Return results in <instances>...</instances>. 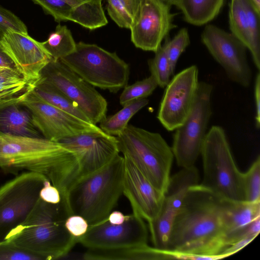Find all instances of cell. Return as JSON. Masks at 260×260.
I'll return each mask as SVG.
<instances>
[{
	"label": "cell",
	"instance_id": "cell-10",
	"mask_svg": "<svg viewBox=\"0 0 260 260\" xmlns=\"http://www.w3.org/2000/svg\"><path fill=\"white\" fill-rule=\"evenodd\" d=\"M40 79L59 90L75 103L90 122L96 124L107 116V102L94 86L60 60L53 58L43 68Z\"/></svg>",
	"mask_w": 260,
	"mask_h": 260
},
{
	"label": "cell",
	"instance_id": "cell-42",
	"mask_svg": "<svg viewBox=\"0 0 260 260\" xmlns=\"http://www.w3.org/2000/svg\"><path fill=\"white\" fill-rule=\"evenodd\" d=\"M254 96L255 108V124L256 127L259 128L260 126V74L259 72L254 81Z\"/></svg>",
	"mask_w": 260,
	"mask_h": 260
},
{
	"label": "cell",
	"instance_id": "cell-32",
	"mask_svg": "<svg viewBox=\"0 0 260 260\" xmlns=\"http://www.w3.org/2000/svg\"><path fill=\"white\" fill-rule=\"evenodd\" d=\"M154 57L148 61L149 70L157 85L165 88L173 75L164 45L154 52Z\"/></svg>",
	"mask_w": 260,
	"mask_h": 260
},
{
	"label": "cell",
	"instance_id": "cell-15",
	"mask_svg": "<svg viewBox=\"0 0 260 260\" xmlns=\"http://www.w3.org/2000/svg\"><path fill=\"white\" fill-rule=\"evenodd\" d=\"M199 174L195 166L182 168L170 176L162 204L157 216L148 222L153 247L167 250L171 230L188 189L199 184Z\"/></svg>",
	"mask_w": 260,
	"mask_h": 260
},
{
	"label": "cell",
	"instance_id": "cell-38",
	"mask_svg": "<svg viewBox=\"0 0 260 260\" xmlns=\"http://www.w3.org/2000/svg\"><path fill=\"white\" fill-rule=\"evenodd\" d=\"M0 28L5 32L8 30L28 33L25 24L11 11L0 6Z\"/></svg>",
	"mask_w": 260,
	"mask_h": 260
},
{
	"label": "cell",
	"instance_id": "cell-27",
	"mask_svg": "<svg viewBox=\"0 0 260 260\" xmlns=\"http://www.w3.org/2000/svg\"><path fill=\"white\" fill-rule=\"evenodd\" d=\"M42 43L55 60L70 54L75 51L76 46L70 30L66 25L60 24L57 25L55 31Z\"/></svg>",
	"mask_w": 260,
	"mask_h": 260
},
{
	"label": "cell",
	"instance_id": "cell-14",
	"mask_svg": "<svg viewBox=\"0 0 260 260\" xmlns=\"http://www.w3.org/2000/svg\"><path fill=\"white\" fill-rule=\"evenodd\" d=\"M174 15L171 5L162 0H140L129 28L135 47L155 52L175 26Z\"/></svg>",
	"mask_w": 260,
	"mask_h": 260
},
{
	"label": "cell",
	"instance_id": "cell-29",
	"mask_svg": "<svg viewBox=\"0 0 260 260\" xmlns=\"http://www.w3.org/2000/svg\"><path fill=\"white\" fill-rule=\"evenodd\" d=\"M57 22L70 21L74 12L82 5L96 0H32Z\"/></svg>",
	"mask_w": 260,
	"mask_h": 260
},
{
	"label": "cell",
	"instance_id": "cell-2",
	"mask_svg": "<svg viewBox=\"0 0 260 260\" xmlns=\"http://www.w3.org/2000/svg\"><path fill=\"white\" fill-rule=\"evenodd\" d=\"M0 168L14 174L22 170L43 174L64 199L81 177L76 153L42 137L0 135Z\"/></svg>",
	"mask_w": 260,
	"mask_h": 260
},
{
	"label": "cell",
	"instance_id": "cell-25",
	"mask_svg": "<svg viewBox=\"0 0 260 260\" xmlns=\"http://www.w3.org/2000/svg\"><path fill=\"white\" fill-rule=\"evenodd\" d=\"M33 92L56 108L84 121L90 122L86 115L75 103L53 85L39 79Z\"/></svg>",
	"mask_w": 260,
	"mask_h": 260
},
{
	"label": "cell",
	"instance_id": "cell-41",
	"mask_svg": "<svg viewBox=\"0 0 260 260\" xmlns=\"http://www.w3.org/2000/svg\"><path fill=\"white\" fill-rule=\"evenodd\" d=\"M255 238L247 237L238 241L225 248L219 254L220 258H223L238 252L252 241Z\"/></svg>",
	"mask_w": 260,
	"mask_h": 260
},
{
	"label": "cell",
	"instance_id": "cell-3",
	"mask_svg": "<svg viewBox=\"0 0 260 260\" xmlns=\"http://www.w3.org/2000/svg\"><path fill=\"white\" fill-rule=\"evenodd\" d=\"M72 215L66 199L52 204L40 198L26 220L13 229L5 241L42 259L66 255L77 243V238L67 229L65 222Z\"/></svg>",
	"mask_w": 260,
	"mask_h": 260
},
{
	"label": "cell",
	"instance_id": "cell-18",
	"mask_svg": "<svg viewBox=\"0 0 260 260\" xmlns=\"http://www.w3.org/2000/svg\"><path fill=\"white\" fill-rule=\"evenodd\" d=\"M59 142L76 153L81 177L99 170L120 153L116 137L103 131L82 134Z\"/></svg>",
	"mask_w": 260,
	"mask_h": 260
},
{
	"label": "cell",
	"instance_id": "cell-20",
	"mask_svg": "<svg viewBox=\"0 0 260 260\" xmlns=\"http://www.w3.org/2000/svg\"><path fill=\"white\" fill-rule=\"evenodd\" d=\"M86 260H157L179 259L174 252L151 247L147 244L116 248H87L83 255Z\"/></svg>",
	"mask_w": 260,
	"mask_h": 260
},
{
	"label": "cell",
	"instance_id": "cell-23",
	"mask_svg": "<svg viewBox=\"0 0 260 260\" xmlns=\"http://www.w3.org/2000/svg\"><path fill=\"white\" fill-rule=\"evenodd\" d=\"M221 218L225 236L260 217V202L222 199Z\"/></svg>",
	"mask_w": 260,
	"mask_h": 260
},
{
	"label": "cell",
	"instance_id": "cell-30",
	"mask_svg": "<svg viewBox=\"0 0 260 260\" xmlns=\"http://www.w3.org/2000/svg\"><path fill=\"white\" fill-rule=\"evenodd\" d=\"M247 16L251 47L250 50L253 63L260 70V8L252 0H243Z\"/></svg>",
	"mask_w": 260,
	"mask_h": 260
},
{
	"label": "cell",
	"instance_id": "cell-26",
	"mask_svg": "<svg viewBox=\"0 0 260 260\" xmlns=\"http://www.w3.org/2000/svg\"><path fill=\"white\" fill-rule=\"evenodd\" d=\"M149 101L145 99H138L129 102L113 115L106 117L100 122V127L105 133L117 136L120 134L128 125L131 118L139 110L148 104Z\"/></svg>",
	"mask_w": 260,
	"mask_h": 260
},
{
	"label": "cell",
	"instance_id": "cell-17",
	"mask_svg": "<svg viewBox=\"0 0 260 260\" xmlns=\"http://www.w3.org/2000/svg\"><path fill=\"white\" fill-rule=\"evenodd\" d=\"M0 45L16 69L29 81H38L42 70L52 58L42 42L28 33L8 30L3 35Z\"/></svg>",
	"mask_w": 260,
	"mask_h": 260
},
{
	"label": "cell",
	"instance_id": "cell-19",
	"mask_svg": "<svg viewBox=\"0 0 260 260\" xmlns=\"http://www.w3.org/2000/svg\"><path fill=\"white\" fill-rule=\"evenodd\" d=\"M123 157L122 193L128 200L133 213L149 222L158 215L164 194L150 182L128 157Z\"/></svg>",
	"mask_w": 260,
	"mask_h": 260
},
{
	"label": "cell",
	"instance_id": "cell-34",
	"mask_svg": "<svg viewBox=\"0 0 260 260\" xmlns=\"http://www.w3.org/2000/svg\"><path fill=\"white\" fill-rule=\"evenodd\" d=\"M245 201L260 202V157L258 155L248 170L243 173Z\"/></svg>",
	"mask_w": 260,
	"mask_h": 260
},
{
	"label": "cell",
	"instance_id": "cell-13",
	"mask_svg": "<svg viewBox=\"0 0 260 260\" xmlns=\"http://www.w3.org/2000/svg\"><path fill=\"white\" fill-rule=\"evenodd\" d=\"M199 70L192 65L175 75L165 87L157 119L168 131L180 126L193 106L198 86Z\"/></svg>",
	"mask_w": 260,
	"mask_h": 260
},
{
	"label": "cell",
	"instance_id": "cell-21",
	"mask_svg": "<svg viewBox=\"0 0 260 260\" xmlns=\"http://www.w3.org/2000/svg\"><path fill=\"white\" fill-rule=\"evenodd\" d=\"M43 137L29 110L21 103L0 108V135Z\"/></svg>",
	"mask_w": 260,
	"mask_h": 260
},
{
	"label": "cell",
	"instance_id": "cell-35",
	"mask_svg": "<svg viewBox=\"0 0 260 260\" xmlns=\"http://www.w3.org/2000/svg\"><path fill=\"white\" fill-rule=\"evenodd\" d=\"M189 43L188 30L186 28H182L173 39L166 41L164 44L173 74L179 57Z\"/></svg>",
	"mask_w": 260,
	"mask_h": 260
},
{
	"label": "cell",
	"instance_id": "cell-7",
	"mask_svg": "<svg viewBox=\"0 0 260 260\" xmlns=\"http://www.w3.org/2000/svg\"><path fill=\"white\" fill-rule=\"evenodd\" d=\"M59 60L90 85L112 92L124 88L128 81V64L116 53L95 44L76 43L75 51Z\"/></svg>",
	"mask_w": 260,
	"mask_h": 260
},
{
	"label": "cell",
	"instance_id": "cell-39",
	"mask_svg": "<svg viewBox=\"0 0 260 260\" xmlns=\"http://www.w3.org/2000/svg\"><path fill=\"white\" fill-rule=\"evenodd\" d=\"M65 226L73 236L78 238L86 233L89 224L83 217L77 215H72L67 218Z\"/></svg>",
	"mask_w": 260,
	"mask_h": 260
},
{
	"label": "cell",
	"instance_id": "cell-33",
	"mask_svg": "<svg viewBox=\"0 0 260 260\" xmlns=\"http://www.w3.org/2000/svg\"><path fill=\"white\" fill-rule=\"evenodd\" d=\"M157 86L155 80L151 75L131 85H126L119 97V103L123 106L134 100L145 99L151 95Z\"/></svg>",
	"mask_w": 260,
	"mask_h": 260
},
{
	"label": "cell",
	"instance_id": "cell-22",
	"mask_svg": "<svg viewBox=\"0 0 260 260\" xmlns=\"http://www.w3.org/2000/svg\"><path fill=\"white\" fill-rule=\"evenodd\" d=\"M38 81L26 80L15 68L0 66V108L21 103Z\"/></svg>",
	"mask_w": 260,
	"mask_h": 260
},
{
	"label": "cell",
	"instance_id": "cell-36",
	"mask_svg": "<svg viewBox=\"0 0 260 260\" xmlns=\"http://www.w3.org/2000/svg\"><path fill=\"white\" fill-rule=\"evenodd\" d=\"M1 260H41L39 257L16 246L11 242H0Z\"/></svg>",
	"mask_w": 260,
	"mask_h": 260
},
{
	"label": "cell",
	"instance_id": "cell-6",
	"mask_svg": "<svg viewBox=\"0 0 260 260\" xmlns=\"http://www.w3.org/2000/svg\"><path fill=\"white\" fill-rule=\"evenodd\" d=\"M203 179L200 184L222 199L245 201L243 173L235 161L224 129L213 125L201 149Z\"/></svg>",
	"mask_w": 260,
	"mask_h": 260
},
{
	"label": "cell",
	"instance_id": "cell-11",
	"mask_svg": "<svg viewBox=\"0 0 260 260\" xmlns=\"http://www.w3.org/2000/svg\"><path fill=\"white\" fill-rule=\"evenodd\" d=\"M21 103L30 112L34 124L42 136L48 140L59 142L82 134L102 131L96 124L51 105L33 91Z\"/></svg>",
	"mask_w": 260,
	"mask_h": 260
},
{
	"label": "cell",
	"instance_id": "cell-12",
	"mask_svg": "<svg viewBox=\"0 0 260 260\" xmlns=\"http://www.w3.org/2000/svg\"><path fill=\"white\" fill-rule=\"evenodd\" d=\"M201 39L231 81L244 87L249 86L252 73L243 43L231 32L212 24L205 26Z\"/></svg>",
	"mask_w": 260,
	"mask_h": 260
},
{
	"label": "cell",
	"instance_id": "cell-40",
	"mask_svg": "<svg viewBox=\"0 0 260 260\" xmlns=\"http://www.w3.org/2000/svg\"><path fill=\"white\" fill-rule=\"evenodd\" d=\"M40 198L43 200L52 204H57L61 201L59 191L48 180L42 188L40 193Z\"/></svg>",
	"mask_w": 260,
	"mask_h": 260
},
{
	"label": "cell",
	"instance_id": "cell-45",
	"mask_svg": "<svg viewBox=\"0 0 260 260\" xmlns=\"http://www.w3.org/2000/svg\"><path fill=\"white\" fill-rule=\"evenodd\" d=\"M170 5H175L178 0H162Z\"/></svg>",
	"mask_w": 260,
	"mask_h": 260
},
{
	"label": "cell",
	"instance_id": "cell-8",
	"mask_svg": "<svg viewBox=\"0 0 260 260\" xmlns=\"http://www.w3.org/2000/svg\"><path fill=\"white\" fill-rule=\"evenodd\" d=\"M212 85L199 82L192 108L183 123L175 129L172 149L177 164L182 168H190L201 155L212 115Z\"/></svg>",
	"mask_w": 260,
	"mask_h": 260
},
{
	"label": "cell",
	"instance_id": "cell-28",
	"mask_svg": "<svg viewBox=\"0 0 260 260\" xmlns=\"http://www.w3.org/2000/svg\"><path fill=\"white\" fill-rule=\"evenodd\" d=\"M229 18L231 33L250 51L251 44L248 21L243 0H230Z\"/></svg>",
	"mask_w": 260,
	"mask_h": 260
},
{
	"label": "cell",
	"instance_id": "cell-24",
	"mask_svg": "<svg viewBox=\"0 0 260 260\" xmlns=\"http://www.w3.org/2000/svg\"><path fill=\"white\" fill-rule=\"evenodd\" d=\"M224 0H178L176 6L188 23L197 26L206 24L219 14Z\"/></svg>",
	"mask_w": 260,
	"mask_h": 260
},
{
	"label": "cell",
	"instance_id": "cell-4",
	"mask_svg": "<svg viewBox=\"0 0 260 260\" xmlns=\"http://www.w3.org/2000/svg\"><path fill=\"white\" fill-rule=\"evenodd\" d=\"M123 157L119 154L99 170L81 177L71 187L67 202L71 215L89 225L106 220L122 194Z\"/></svg>",
	"mask_w": 260,
	"mask_h": 260
},
{
	"label": "cell",
	"instance_id": "cell-37",
	"mask_svg": "<svg viewBox=\"0 0 260 260\" xmlns=\"http://www.w3.org/2000/svg\"><path fill=\"white\" fill-rule=\"evenodd\" d=\"M259 232L260 217L250 223L226 235L224 238L226 248L243 239L251 237L256 238Z\"/></svg>",
	"mask_w": 260,
	"mask_h": 260
},
{
	"label": "cell",
	"instance_id": "cell-44",
	"mask_svg": "<svg viewBox=\"0 0 260 260\" xmlns=\"http://www.w3.org/2000/svg\"><path fill=\"white\" fill-rule=\"evenodd\" d=\"M5 32L0 28V41ZM0 66L15 68L13 63L2 49L0 45ZM16 69V68H15Z\"/></svg>",
	"mask_w": 260,
	"mask_h": 260
},
{
	"label": "cell",
	"instance_id": "cell-16",
	"mask_svg": "<svg viewBox=\"0 0 260 260\" xmlns=\"http://www.w3.org/2000/svg\"><path fill=\"white\" fill-rule=\"evenodd\" d=\"M148 230L144 220L132 213L120 224L108 219L89 225L86 233L77 238V242L87 248L109 249L147 244Z\"/></svg>",
	"mask_w": 260,
	"mask_h": 260
},
{
	"label": "cell",
	"instance_id": "cell-46",
	"mask_svg": "<svg viewBox=\"0 0 260 260\" xmlns=\"http://www.w3.org/2000/svg\"><path fill=\"white\" fill-rule=\"evenodd\" d=\"M254 3L256 4V5L260 8V0H252Z\"/></svg>",
	"mask_w": 260,
	"mask_h": 260
},
{
	"label": "cell",
	"instance_id": "cell-5",
	"mask_svg": "<svg viewBox=\"0 0 260 260\" xmlns=\"http://www.w3.org/2000/svg\"><path fill=\"white\" fill-rule=\"evenodd\" d=\"M116 138L119 152L164 194L174 157L172 148L161 135L128 124Z\"/></svg>",
	"mask_w": 260,
	"mask_h": 260
},
{
	"label": "cell",
	"instance_id": "cell-1",
	"mask_svg": "<svg viewBox=\"0 0 260 260\" xmlns=\"http://www.w3.org/2000/svg\"><path fill=\"white\" fill-rule=\"evenodd\" d=\"M222 199L199 183L190 187L174 221L167 250L180 259H220L226 248Z\"/></svg>",
	"mask_w": 260,
	"mask_h": 260
},
{
	"label": "cell",
	"instance_id": "cell-43",
	"mask_svg": "<svg viewBox=\"0 0 260 260\" xmlns=\"http://www.w3.org/2000/svg\"><path fill=\"white\" fill-rule=\"evenodd\" d=\"M126 217L127 215H124L120 211H114L110 213L107 219L112 223L120 224L125 221Z\"/></svg>",
	"mask_w": 260,
	"mask_h": 260
},
{
	"label": "cell",
	"instance_id": "cell-9",
	"mask_svg": "<svg viewBox=\"0 0 260 260\" xmlns=\"http://www.w3.org/2000/svg\"><path fill=\"white\" fill-rule=\"evenodd\" d=\"M47 177L27 172L17 176L0 187V242L22 224L35 208Z\"/></svg>",
	"mask_w": 260,
	"mask_h": 260
},
{
	"label": "cell",
	"instance_id": "cell-31",
	"mask_svg": "<svg viewBox=\"0 0 260 260\" xmlns=\"http://www.w3.org/2000/svg\"><path fill=\"white\" fill-rule=\"evenodd\" d=\"M111 18L121 27L130 28L140 0H107Z\"/></svg>",
	"mask_w": 260,
	"mask_h": 260
}]
</instances>
